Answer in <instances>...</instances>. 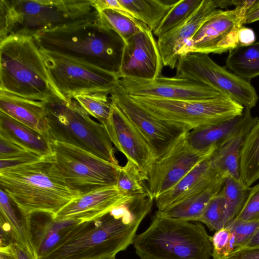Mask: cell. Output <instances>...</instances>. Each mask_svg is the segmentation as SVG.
Returning <instances> with one entry per match:
<instances>
[{
  "label": "cell",
  "instance_id": "obj_16",
  "mask_svg": "<svg viewBox=\"0 0 259 259\" xmlns=\"http://www.w3.org/2000/svg\"><path fill=\"white\" fill-rule=\"evenodd\" d=\"M109 119L102 123L116 149L148 176L156 160L147 142L122 111L114 103Z\"/></svg>",
  "mask_w": 259,
  "mask_h": 259
},
{
  "label": "cell",
  "instance_id": "obj_26",
  "mask_svg": "<svg viewBox=\"0 0 259 259\" xmlns=\"http://www.w3.org/2000/svg\"><path fill=\"white\" fill-rule=\"evenodd\" d=\"M17 209L8 194L0 189V212L1 234L9 236L12 241L34 254L31 242L30 218Z\"/></svg>",
  "mask_w": 259,
  "mask_h": 259
},
{
  "label": "cell",
  "instance_id": "obj_48",
  "mask_svg": "<svg viewBox=\"0 0 259 259\" xmlns=\"http://www.w3.org/2000/svg\"><path fill=\"white\" fill-rule=\"evenodd\" d=\"M0 259H17L11 251L9 244L0 246Z\"/></svg>",
  "mask_w": 259,
  "mask_h": 259
},
{
  "label": "cell",
  "instance_id": "obj_33",
  "mask_svg": "<svg viewBox=\"0 0 259 259\" xmlns=\"http://www.w3.org/2000/svg\"><path fill=\"white\" fill-rule=\"evenodd\" d=\"M250 189V187L240 181L230 177L225 178L222 191L225 200L229 223L236 218L243 208Z\"/></svg>",
  "mask_w": 259,
  "mask_h": 259
},
{
  "label": "cell",
  "instance_id": "obj_34",
  "mask_svg": "<svg viewBox=\"0 0 259 259\" xmlns=\"http://www.w3.org/2000/svg\"><path fill=\"white\" fill-rule=\"evenodd\" d=\"M99 20L104 25L116 32L125 42L147 26L140 21L108 9L99 13Z\"/></svg>",
  "mask_w": 259,
  "mask_h": 259
},
{
  "label": "cell",
  "instance_id": "obj_27",
  "mask_svg": "<svg viewBox=\"0 0 259 259\" xmlns=\"http://www.w3.org/2000/svg\"><path fill=\"white\" fill-rule=\"evenodd\" d=\"M137 20L154 31L177 1L163 0H119Z\"/></svg>",
  "mask_w": 259,
  "mask_h": 259
},
{
  "label": "cell",
  "instance_id": "obj_20",
  "mask_svg": "<svg viewBox=\"0 0 259 259\" xmlns=\"http://www.w3.org/2000/svg\"><path fill=\"white\" fill-rule=\"evenodd\" d=\"M258 119L251 115L250 109L244 108L237 129L209 158L211 167L225 177L240 181L241 151L247 134Z\"/></svg>",
  "mask_w": 259,
  "mask_h": 259
},
{
  "label": "cell",
  "instance_id": "obj_17",
  "mask_svg": "<svg viewBox=\"0 0 259 259\" xmlns=\"http://www.w3.org/2000/svg\"><path fill=\"white\" fill-rule=\"evenodd\" d=\"M185 138L152 166L147 188L154 200L172 188L199 162L207 159L192 150Z\"/></svg>",
  "mask_w": 259,
  "mask_h": 259
},
{
  "label": "cell",
  "instance_id": "obj_6",
  "mask_svg": "<svg viewBox=\"0 0 259 259\" xmlns=\"http://www.w3.org/2000/svg\"><path fill=\"white\" fill-rule=\"evenodd\" d=\"M133 244L141 259H209L212 252L210 236L201 224L157 213Z\"/></svg>",
  "mask_w": 259,
  "mask_h": 259
},
{
  "label": "cell",
  "instance_id": "obj_14",
  "mask_svg": "<svg viewBox=\"0 0 259 259\" xmlns=\"http://www.w3.org/2000/svg\"><path fill=\"white\" fill-rule=\"evenodd\" d=\"M119 85L129 95L152 98L200 100L221 95L215 90L190 79L167 77L162 75L154 80L122 77Z\"/></svg>",
  "mask_w": 259,
  "mask_h": 259
},
{
  "label": "cell",
  "instance_id": "obj_40",
  "mask_svg": "<svg viewBox=\"0 0 259 259\" xmlns=\"http://www.w3.org/2000/svg\"><path fill=\"white\" fill-rule=\"evenodd\" d=\"M41 158L34 153L25 151L12 157L0 160V170L34 162Z\"/></svg>",
  "mask_w": 259,
  "mask_h": 259
},
{
  "label": "cell",
  "instance_id": "obj_10",
  "mask_svg": "<svg viewBox=\"0 0 259 259\" xmlns=\"http://www.w3.org/2000/svg\"><path fill=\"white\" fill-rule=\"evenodd\" d=\"M40 50L54 85L66 99L80 94L111 95L118 85V78L113 73L63 55Z\"/></svg>",
  "mask_w": 259,
  "mask_h": 259
},
{
  "label": "cell",
  "instance_id": "obj_25",
  "mask_svg": "<svg viewBox=\"0 0 259 259\" xmlns=\"http://www.w3.org/2000/svg\"><path fill=\"white\" fill-rule=\"evenodd\" d=\"M0 136L41 157L53 155L49 139L1 111Z\"/></svg>",
  "mask_w": 259,
  "mask_h": 259
},
{
  "label": "cell",
  "instance_id": "obj_35",
  "mask_svg": "<svg viewBox=\"0 0 259 259\" xmlns=\"http://www.w3.org/2000/svg\"><path fill=\"white\" fill-rule=\"evenodd\" d=\"M108 94L96 93L77 95L74 98L89 114L102 124L109 118L112 103Z\"/></svg>",
  "mask_w": 259,
  "mask_h": 259
},
{
  "label": "cell",
  "instance_id": "obj_47",
  "mask_svg": "<svg viewBox=\"0 0 259 259\" xmlns=\"http://www.w3.org/2000/svg\"><path fill=\"white\" fill-rule=\"evenodd\" d=\"M257 248H259V228L248 241L242 246L234 250L248 249Z\"/></svg>",
  "mask_w": 259,
  "mask_h": 259
},
{
  "label": "cell",
  "instance_id": "obj_36",
  "mask_svg": "<svg viewBox=\"0 0 259 259\" xmlns=\"http://www.w3.org/2000/svg\"><path fill=\"white\" fill-rule=\"evenodd\" d=\"M197 222L205 224L211 231L227 226L229 221L222 190L211 199Z\"/></svg>",
  "mask_w": 259,
  "mask_h": 259
},
{
  "label": "cell",
  "instance_id": "obj_32",
  "mask_svg": "<svg viewBox=\"0 0 259 259\" xmlns=\"http://www.w3.org/2000/svg\"><path fill=\"white\" fill-rule=\"evenodd\" d=\"M203 0H180L170 9L153 34L158 37L174 30L188 19Z\"/></svg>",
  "mask_w": 259,
  "mask_h": 259
},
{
  "label": "cell",
  "instance_id": "obj_19",
  "mask_svg": "<svg viewBox=\"0 0 259 259\" xmlns=\"http://www.w3.org/2000/svg\"><path fill=\"white\" fill-rule=\"evenodd\" d=\"M218 7L217 0H203L199 7L183 23L158 37L157 45L164 66L171 69L176 67L181 49Z\"/></svg>",
  "mask_w": 259,
  "mask_h": 259
},
{
  "label": "cell",
  "instance_id": "obj_2",
  "mask_svg": "<svg viewBox=\"0 0 259 259\" xmlns=\"http://www.w3.org/2000/svg\"><path fill=\"white\" fill-rule=\"evenodd\" d=\"M0 187L27 216L54 215L79 196L59 172L53 155L0 170Z\"/></svg>",
  "mask_w": 259,
  "mask_h": 259
},
{
  "label": "cell",
  "instance_id": "obj_37",
  "mask_svg": "<svg viewBox=\"0 0 259 259\" xmlns=\"http://www.w3.org/2000/svg\"><path fill=\"white\" fill-rule=\"evenodd\" d=\"M210 241L212 259H226L235 249L233 234L227 227L215 231Z\"/></svg>",
  "mask_w": 259,
  "mask_h": 259
},
{
  "label": "cell",
  "instance_id": "obj_44",
  "mask_svg": "<svg viewBox=\"0 0 259 259\" xmlns=\"http://www.w3.org/2000/svg\"><path fill=\"white\" fill-rule=\"evenodd\" d=\"M226 259H259V248L234 250Z\"/></svg>",
  "mask_w": 259,
  "mask_h": 259
},
{
  "label": "cell",
  "instance_id": "obj_5",
  "mask_svg": "<svg viewBox=\"0 0 259 259\" xmlns=\"http://www.w3.org/2000/svg\"><path fill=\"white\" fill-rule=\"evenodd\" d=\"M0 41L98 19L92 0H0Z\"/></svg>",
  "mask_w": 259,
  "mask_h": 259
},
{
  "label": "cell",
  "instance_id": "obj_12",
  "mask_svg": "<svg viewBox=\"0 0 259 259\" xmlns=\"http://www.w3.org/2000/svg\"><path fill=\"white\" fill-rule=\"evenodd\" d=\"M255 1H235L233 10L217 9L186 43L179 56L188 53L221 54L236 48L245 14Z\"/></svg>",
  "mask_w": 259,
  "mask_h": 259
},
{
  "label": "cell",
  "instance_id": "obj_41",
  "mask_svg": "<svg viewBox=\"0 0 259 259\" xmlns=\"http://www.w3.org/2000/svg\"><path fill=\"white\" fill-rule=\"evenodd\" d=\"M93 6L100 13L105 10H112L131 19L137 20L132 14L117 0H92Z\"/></svg>",
  "mask_w": 259,
  "mask_h": 259
},
{
  "label": "cell",
  "instance_id": "obj_24",
  "mask_svg": "<svg viewBox=\"0 0 259 259\" xmlns=\"http://www.w3.org/2000/svg\"><path fill=\"white\" fill-rule=\"evenodd\" d=\"M221 178L209 186L190 194L162 210L158 214L177 220L197 222L211 199L222 189L224 179Z\"/></svg>",
  "mask_w": 259,
  "mask_h": 259
},
{
  "label": "cell",
  "instance_id": "obj_39",
  "mask_svg": "<svg viewBox=\"0 0 259 259\" xmlns=\"http://www.w3.org/2000/svg\"><path fill=\"white\" fill-rule=\"evenodd\" d=\"M235 219L259 221V183L250 188L246 201Z\"/></svg>",
  "mask_w": 259,
  "mask_h": 259
},
{
  "label": "cell",
  "instance_id": "obj_43",
  "mask_svg": "<svg viewBox=\"0 0 259 259\" xmlns=\"http://www.w3.org/2000/svg\"><path fill=\"white\" fill-rule=\"evenodd\" d=\"M238 39V46H246L254 43L256 36L251 28L243 26L239 31Z\"/></svg>",
  "mask_w": 259,
  "mask_h": 259
},
{
  "label": "cell",
  "instance_id": "obj_8",
  "mask_svg": "<svg viewBox=\"0 0 259 259\" xmlns=\"http://www.w3.org/2000/svg\"><path fill=\"white\" fill-rule=\"evenodd\" d=\"M154 116L193 128L221 124L241 115L244 107L220 95L200 100H179L132 96Z\"/></svg>",
  "mask_w": 259,
  "mask_h": 259
},
{
  "label": "cell",
  "instance_id": "obj_9",
  "mask_svg": "<svg viewBox=\"0 0 259 259\" xmlns=\"http://www.w3.org/2000/svg\"><path fill=\"white\" fill-rule=\"evenodd\" d=\"M50 143L58 170L78 196L116 185L120 165L70 144L55 140Z\"/></svg>",
  "mask_w": 259,
  "mask_h": 259
},
{
  "label": "cell",
  "instance_id": "obj_21",
  "mask_svg": "<svg viewBox=\"0 0 259 259\" xmlns=\"http://www.w3.org/2000/svg\"><path fill=\"white\" fill-rule=\"evenodd\" d=\"M0 111L49 139L47 110L44 102L0 91Z\"/></svg>",
  "mask_w": 259,
  "mask_h": 259
},
{
  "label": "cell",
  "instance_id": "obj_28",
  "mask_svg": "<svg viewBox=\"0 0 259 259\" xmlns=\"http://www.w3.org/2000/svg\"><path fill=\"white\" fill-rule=\"evenodd\" d=\"M226 65L232 72L248 81L258 76L259 41L230 51Z\"/></svg>",
  "mask_w": 259,
  "mask_h": 259
},
{
  "label": "cell",
  "instance_id": "obj_3",
  "mask_svg": "<svg viewBox=\"0 0 259 259\" xmlns=\"http://www.w3.org/2000/svg\"><path fill=\"white\" fill-rule=\"evenodd\" d=\"M33 37L40 49L92 64L116 76L119 72L125 42L101 23L99 18L42 31Z\"/></svg>",
  "mask_w": 259,
  "mask_h": 259
},
{
  "label": "cell",
  "instance_id": "obj_31",
  "mask_svg": "<svg viewBox=\"0 0 259 259\" xmlns=\"http://www.w3.org/2000/svg\"><path fill=\"white\" fill-rule=\"evenodd\" d=\"M147 176L133 162L127 160L125 164L118 169L116 186L123 195L134 196L148 192L144 182Z\"/></svg>",
  "mask_w": 259,
  "mask_h": 259
},
{
  "label": "cell",
  "instance_id": "obj_15",
  "mask_svg": "<svg viewBox=\"0 0 259 259\" xmlns=\"http://www.w3.org/2000/svg\"><path fill=\"white\" fill-rule=\"evenodd\" d=\"M163 66L157 41L146 26L125 41L117 76L154 80L162 75Z\"/></svg>",
  "mask_w": 259,
  "mask_h": 259
},
{
  "label": "cell",
  "instance_id": "obj_7",
  "mask_svg": "<svg viewBox=\"0 0 259 259\" xmlns=\"http://www.w3.org/2000/svg\"><path fill=\"white\" fill-rule=\"evenodd\" d=\"M44 103L50 141L74 146L119 165L104 126L93 120L74 99L58 98Z\"/></svg>",
  "mask_w": 259,
  "mask_h": 259
},
{
  "label": "cell",
  "instance_id": "obj_1",
  "mask_svg": "<svg viewBox=\"0 0 259 259\" xmlns=\"http://www.w3.org/2000/svg\"><path fill=\"white\" fill-rule=\"evenodd\" d=\"M153 200L147 193L132 196L103 217L75 225L38 259L115 258L118 252L134 243Z\"/></svg>",
  "mask_w": 259,
  "mask_h": 259
},
{
  "label": "cell",
  "instance_id": "obj_13",
  "mask_svg": "<svg viewBox=\"0 0 259 259\" xmlns=\"http://www.w3.org/2000/svg\"><path fill=\"white\" fill-rule=\"evenodd\" d=\"M117 106L138 130L155 155H166L192 129L185 124L157 118L136 103L119 85L110 95Z\"/></svg>",
  "mask_w": 259,
  "mask_h": 259
},
{
  "label": "cell",
  "instance_id": "obj_49",
  "mask_svg": "<svg viewBox=\"0 0 259 259\" xmlns=\"http://www.w3.org/2000/svg\"><path fill=\"white\" fill-rule=\"evenodd\" d=\"M113 259H116V258H113Z\"/></svg>",
  "mask_w": 259,
  "mask_h": 259
},
{
  "label": "cell",
  "instance_id": "obj_22",
  "mask_svg": "<svg viewBox=\"0 0 259 259\" xmlns=\"http://www.w3.org/2000/svg\"><path fill=\"white\" fill-rule=\"evenodd\" d=\"M52 214L35 213L30 215V229L35 257L38 259L53 248L75 225V220L57 221Z\"/></svg>",
  "mask_w": 259,
  "mask_h": 259
},
{
  "label": "cell",
  "instance_id": "obj_11",
  "mask_svg": "<svg viewBox=\"0 0 259 259\" xmlns=\"http://www.w3.org/2000/svg\"><path fill=\"white\" fill-rule=\"evenodd\" d=\"M175 77L190 79L208 86L237 102L245 108L255 107L258 97L249 81L214 62L207 54L181 55Z\"/></svg>",
  "mask_w": 259,
  "mask_h": 259
},
{
  "label": "cell",
  "instance_id": "obj_23",
  "mask_svg": "<svg viewBox=\"0 0 259 259\" xmlns=\"http://www.w3.org/2000/svg\"><path fill=\"white\" fill-rule=\"evenodd\" d=\"M242 118V114L221 124L193 128L186 135L185 141L194 152L209 158L235 131Z\"/></svg>",
  "mask_w": 259,
  "mask_h": 259
},
{
  "label": "cell",
  "instance_id": "obj_29",
  "mask_svg": "<svg viewBox=\"0 0 259 259\" xmlns=\"http://www.w3.org/2000/svg\"><path fill=\"white\" fill-rule=\"evenodd\" d=\"M240 181L248 187L259 179V119L247 134L240 153Z\"/></svg>",
  "mask_w": 259,
  "mask_h": 259
},
{
  "label": "cell",
  "instance_id": "obj_46",
  "mask_svg": "<svg viewBox=\"0 0 259 259\" xmlns=\"http://www.w3.org/2000/svg\"><path fill=\"white\" fill-rule=\"evenodd\" d=\"M259 21V1L250 6L246 11L244 16V24Z\"/></svg>",
  "mask_w": 259,
  "mask_h": 259
},
{
  "label": "cell",
  "instance_id": "obj_4",
  "mask_svg": "<svg viewBox=\"0 0 259 259\" xmlns=\"http://www.w3.org/2000/svg\"><path fill=\"white\" fill-rule=\"evenodd\" d=\"M0 91L46 102L65 99L54 85L33 36L12 35L0 41Z\"/></svg>",
  "mask_w": 259,
  "mask_h": 259
},
{
  "label": "cell",
  "instance_id": "obj_30",
  "mask_svg": "<svg viewBox=\"0 0 259 259\" xmlns=\"http://www.w3.org/2000/svg\"><path fill=\"white\" fill-rule=\"evenodd\" d=\"M209 158L199 162L172 188L155 199L158 210L180 200L204 179L210 168Z\"/></svg>",
  "mask_w": 259,
  "mask_h": 259
},
{
  "label": "cell",
  "instance_id": "obj_38",
  "mask_svg": "<svg viewBox=\"0 0 259 259\" xmlns=\"http://www.w3.org/2000/svg\"><path fill=\"white\" fill-rule=\"evenodd\" d=\"M226 227L233 234L235 249L243 245L253 236L259 228V221L234 219Z\"/></svg>",
  "mask_w": 259,
  "mask_h": 259
},
{
  "label": "cell",
  "instance_id": "obj_18",
  "mask_svg": "<svg viewBox=\"0 0 259 259\" xmlns=\"http://www.w3.org/2000/svg\"><path fill=\"white\" fill-rule=\"evenodd\" d=\"M131 196L123 195L116 186L79 196L53 215L54 221L75 220L80 223L98 219Z\"/></svg>",
  "mask_w": 259,
  "mask_h": 259
},
{
  "label": "cell",
  "instance_id": "obj_45",
  "mask_svg": "<svg viewBox=\"0 0 259 259\" xmlns=\"http://www.w3.org/2000/svg\"><path fill=\"white\" fill-rule=\"evenodd\" d=\"M9 246L17 259H36L33 253L15 242L9 244Z\"/></svg>",
  "mask_w": 259,
  "mask_h": 259
},
{
  "label": "cell",
  "instance_id": "obj_42",
  "mask_svg": "<svg viewBox=\"0 0 259 259\" xmlns=\"http://www.w3.org/2000/svg\"><path fill=\"white\" fill-rule=\"evenodd\" d=\"M25 151L27 150L18 144L0 136V160L12 157Z\"/></svg>",
  "mask_w": 259,
  "mask_h": 259
}]
</instances>
